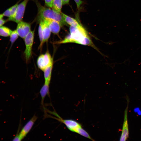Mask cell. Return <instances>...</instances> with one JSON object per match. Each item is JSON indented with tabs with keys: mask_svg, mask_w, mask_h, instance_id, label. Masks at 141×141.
Wrapping results in <instances>:
<instances>
[{
	"mask_svg": "<svg viewBox=\"0 0 141 141\" xmlns=\"http://www.w3.org/2000/svg\"><path fill=\"white\" fill-rule=\"evenodd\" d=\"M70 34L63 40L56 43L58 44L74 43L91 46L97 49L86 31L81 25L78 27L70 26Z\"/></svg>",
	"mask_w": 141,
	"mask_h": 141,
	"instance_id": "obj_1",
	"label": "cell"
},
{
	"mask_svg": "<svg viewBox=\"0 0 141 141\" xmlns=\"http://www.w3.org/2000/svg\"><path fill=\"white\" fill-rule=\"evenodd\" d=\"M38 9V17L40 21L46 19H49L58 22L61 26L66 25L61 13H59L52 9L46 8L39 4H37Z\"/></svg>",
	"mask_w": 141,
	"mask_h": 141,
	"instance_id": "obj_2",
	"label": "cell"
},
{
	"mask_svg": "<svg viewBox=\"0 0 141 141\" xmlns=\"http://www.w3.org/2000/svg\"><path fill=\"white\" fill-rule=\"evenodd\" d=\"M34 30L31 31L24 38L25 45L24 54L27 62L29 60L32 55V49L34 41Z\"/></svg>",
	"mask_w": 141,
	"mask_h": 141,
	"instance_id": "obj_3",
	"label": "cell"
},
{
	"mask_svg": "<svg viewBox=\"0 0 141 141\" xmlns=\"http://www.w3.org/2000/svg\"><path fill=\"white\" fill-rule=\"evenodd\" d=\"M52 63L53 58L48 51H47L44 54L40 55L37 60L38 67L43 71L46 67Z\"/></svg>",
	"mask_w": 141,
	"mask_h": 141,
	"instance_id": "obj_4",
	"label": "cell"
},
{
	"mask_svg": "<svg viewBox=\"0 0 141 141\" xmlns=\"http://www.w3.org/2000/svg\"><path fill=\"white\" fill-rule=\"evenodd\" d=\"M29 0H24L18 4L17 8L14 17L10 21L17 23L22 21L27 4Z\"/></svg>",
	"mask_w": 141,
	"mask_h": 141,
	"instance_id": "obj_5",
	"label": "cell"
},
{
	"mask_svg": "<svg viewBox=\"0 0 141 141\" xmlns=\"http://www.w3.org/2000/svg\"><path fill=\"white\" fill-rule=\"evenodd\" d=\"M16 30L19 36L24 39L31 31V24L21 21L17 23Z\"/></svg>",
	"mask_w": 141,
	"mask_h": 141,
	"instance_id": "obj_6",
	"label": "cell"
},
{
	"mask_svg": "<svg viewBox=\"0 0 141 141\" xmlns=\"http://www.w3.org/2000/svg\"><path fill=\"white\" fill-rule=\"evenodd\" d=\"M37 118L35 115L26 123L18 135L21 140L23 139L32 128Z\"/></svg>",
	"mask_w": 141,
	"mask_h": 141,
	"instance_id": "obj_7",
	"label": "cell"
},
{
	"mask_svg": "<svg viewBox=\"0 0 141 141\" xmlns=\"http://www.w3.org/2000/svg\"><path fill=\"white\" fill-rule=\"evenodd\" d=\"M57 120L64 124L71 131L75 132L81 126L80 124L76 121L71 119H63L57 115Z\"/></svg>",
	"mask_w": 141,
	"mask_h": 141,
	"instance_id": "obj_8",
	"label": "cell"
},
{
	"mask_svg": "<svg viewBox=\"0 0 141 141\" xmlns=\"http://www.w3.org/2000/svg\"><path fill=\"white\" fill-rule=\"evenodd\" d=\"M42 20L44 21L47 24L51 32L55 34H58L61 26L58 22L49 19H46Z\"/></svg>",
	"mask_w": 141,
	"mask_h": 141,
	"instance_id": "obj_9",
	"label": "cell"
},
{
	"mask_svg": "<svg viewBox=\"0 0 141 141\" xmlns=\"http://www.w3.org/2000/svg\"><path fill=\"white\" fill-rule=\"evenodd\" d=\"M128 106L125 111L124 118L120 141H126L128 137L129 132L127 121Z\"/></svg>",
	"mask_w": 141,
	"mask_h": 141,
	"instance_id": "obj_10",
	"label": "cell"
},
{
	"mask_svg": "<svg viewBox=\"0 0 141 141\" xmlns=\"http://www.w3.org/2000/svg\"><path fill=\"white\" fill-rule=\"evenodd\" d=\"M41 26L43 39V43L47 42L49 38L51 31L47 24L43 20L40 21Z\"/></svg>",
	"mask_w": 141,
	"mask_h": 141,
	"instance_id": "obj_11",
	"label": "cell"
},
{
	"mask_svg": "<svg viewBox=\"0 0 141 141\" xmlns=\"http://www.w3.org/2000/svg\"><path fill=\"white\" fill-rule=\"evenodd\" d=\"M50 83L45 82L40 91V93L41 97L42 104L43 105L45 97L47 95L49 94V93Z\"/></svg>",
	"mask_w": 141,
	"mask_h": 141,
	"instance_id": "obj_12",
	"label": "cell"
},
{
	"mask_svg": "<svg viewBox=\"0 0 141 141\" xmlns=\"http://www.w3.org/2000/svg\"><path fill=\"white\" fill-rule=\"evenodd\" d=\"M64 19L67 24L74 27H78L81 25L75 19L61 12Z\"/></svg>",
	"mask_w": 141,
	"mask_h": 141,
	"instance_id": "obj_13",
	"label": "cell"
},
{
	"mask_svg": "<svg viewBox=\"0 0 141 141\" xmlns=\"http://www.w3.org/2000/svg\"><path fill=\"white\" fill-rule=\"evenodd\" d=\"M53 63L46 67L43 70L45 82L50 83L51 79V73Z\"/></svg>",
	"mask_w": 141,
	"mask_h": 141,
	"instance_id": "obj_14",
	"label": "cell"
},
{
	"mask_svg": "<svg viewBox=\"0 0 141 141\" xmlns=\"http://www.w3.org/2000/svg\"><path fill=\"white\" fill-rule=\"evenodd\" d=\"M62 5V0H53L51 8L55 11L61 13Z\"/></svg>",
	"mask_w": 141,
	"mask_h": 141,
	"instance_id": "obj_15",
	"label": "cell"
},
{
	"mask_svg": "<svg viewBox=\"0 0 141 141\" xmlns=\"http://www.w3.org/2000/svg\"><path fill=\"white\" fill-rule=\"evenodd\" d=\"M12 31L8 28L4 26L0 27V36L8 37L10 36Z\"/></svg>",
	"mask_w": 141,
	"mask_h": 141,
	"instance_id": "obj_16",
	"label": "cell"
},
{
	"mask_svg": "<svg viewBox=\"0 0 141 141\" xmlns=\"http://www.w3.org/2000/svg\"><path fill=\"white\" fill-rule=\"evenodd\" d=\"M75 132L84 137L88 138L92 140H93V139L91 137L88 133L83 129L81 127L78 128L77 130Z\"/></svg>",
	"mask_w": 141,
	"mask_h": 141,
	"instance_id": "obj_17",
	"label": "cell"
},
{
	"mask_svg": "<svg viewBox=\"0 0 141 141\" xmlns=\"http://www.w3.org/2000/svg\"><path fill=\"white\" fill-rule=\"evenodd\" d=\"M10 40L11 43V45L13 44L17 40L19 36L16 30L12 31L10 36Z\"/></svg>",
	"mask_w": 141,
	"mask_h": 141,
	"instance_id": "obj_18",
	"label": "cell"
},
{
	"mask_svg": "<svg viewBox=\"0 0 141 141\" xmlns=\"http://www.w3.org/2000/svg\"><path fill=\"white\" fill-rule=\"evenodd\" d=\"M18 5V4L17 3L10 8L11 13V16L8 18V20L10 21L14 17L17 10Z\"/></svg>",
	"mask_w": 141,
	"mask_h": 141,
	"instance_id": "obj_19",
	"label": "cell"
},
{
	"mask_svg": "<svg viewBox=\"0 0 141 141\" xmlns=\"http://www.w3.org/2000/svg\"><path fill=\"white\" fill-rule=\"evenodd\" d=\"M38 32L39 38L40 42V47L41 48L42 47L43 43L42 27L40 24H39L38 28Z\"/></svg>",
	"mask_w": 141,
	"mask_h": 141,
	"instance_id": "obj_20",
	"label": "cell"
},
{
	"mask_svg": "<svg viewBox=\"0 0 141 141\" xmlns=\"http://www.w3.org/2000/svg\"><path fill=\"white\" fill-rule=\"evenodd\" d=\"M3 16L9 17L11 16V13L10 8H9L6 10L2 14Z\"/></svg>",
	"mask_w": 141,
	"mask_h": 141,
	"instance_id": "obj_21",
	"label": "cell"
},
{
	"mask_svg": "<svg viewBox=\"0 0 141 141\" xmlns=\"http://www.w3.org/2000/svg\"><path fill=\"white\" fill-rule=\"evenodd\" d=\"M46 5L48 7L52 8L53 0H44Z\"/></svg>",
	"mask_w": 141,
	"mask_h": 141,
	"instance_id": "obj_22",
	"label": "cell"
},
{
	"mask_svg": "<svg viewBox=\"0 0 141 141\" xmlns=\"http://www.w3.org/2000/svg\"><path fill=\"white\" fill-rule=\"evenodd\" d=\"M76 4L77 7L79 9L82 3V1L81 0H74Z\"/></svg>",
	"mask_w": 141,
	"mask_h": 141,
	"instance_id": "obj_23",
	"label": "cell"
},
{
	"mask_svg": "<svg viewBox=\"0 0 141 141\" xmlns=\"http://www.w3.org/2000/svg\"><path fill=\"white\" fill-rule=\"evenodd\" d=\"M6 21L2 19H0V27L2 26Z\"/></svg>",
	"mask_w": 141,
	"mask_h": 141,
	"instance_id": "obj_24",
	"label": "cell"
},
{
	"mask_svg": "<svg viewBox=\"0 0 141 141\" xmlns=\"http://www.w3.org/2000/svg\"><path fill=\"white\" fill-rule=\"evenodd\" d=\"M70 0H62L63 5H65L68 4Z\"/></svg>",
	"mask_w": 141,
	"mask_h": 141,
	"instance_id": "obj_25",
	"label": "cell"
},
{
	"mask_svg": "<svg viewBox=\"0 0 141 141\" xmlns=\"http://www.w3.org/2000/svg\"><path fill=\"white\" fill-rule=\"evenodd\" d=\"M3 16V14H0V19H2Z\"/></svg>",
	"mask_w": 141,
	"mask_h": 141,
	"instance_id": "obj_26",
	"label": "cell"
}]
</instances>
